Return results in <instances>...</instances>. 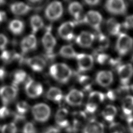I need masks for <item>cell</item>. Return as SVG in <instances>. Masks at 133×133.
I'll use <instances>...</instances> for the list:
<instances>
[{
	"label": "cell",
	"mask_w": 133,
	"mask_h": 133,
	"mask_svg": "<svg viewBox=\"0 0 133 133\" xmlns=\"http://www.w3.org/2000/svg\"><path fill=\"white\" fill-rule=\"evenodd\" d=\"M25 120V117L23 116V115H21L20 114H16L14 116V121L15 124H19L22 123Z\"/></svg>",
	"instance_id": "cell-41"
},
{
	"label": "cell",
	"mask_w": 133,
	"mask_h": 133,
	"mask_svg": "<svg viewBox=\"0 0 133 133\" xmlns=\"http://www.w3.org/2000/svg\"><path fill=\"white\" fill-rule=\"evenodd\" d=\"M49 73L54 79L63 84L69 81L72 74L70 68L63 63H57L51 65L49 68Z\"/></svg>",
	"instance_id": "cell-1"
},
{
	"label": "cell",
	"mask_w": 133,
	"mask_h": 133,
	"mask_svg": "<svg viewBox=\"0 0 133 133\" xmlns=\"http://www.w3.org/2000/svg\"><path fill=\"white\" fill-rule=\"evenodd\" d=\"M8 43L7 37L2 34H0V49L4 50Z\"/></svg>",
	"instance_id": "cell-40"
},
{
	"label": "cell",
	"mask_w": 133,
	"mask_h": 133,
	"mask_svg": "<svg viewBox=\"0 0 133 133\" xmlns=\"http://www.w3.org/2000/svg\"><path fill=\"white\" fill-rule=\"evenodd\" d=\"M6 75L5 70L3 68H0V80H3Z\"/></svg>",
	"instance_id": "cell-46"
},
{
	"label": "cell",
	"mask_w": 133,
	"mask_h": 133,
	"mask_svg": "<svg viewBox=\"0 0 133 133\" xmlns=\"http://www.w3.org/2000/svg\"><path fill=\"white\" fill-rule=\"evenodd\" d=\"M107 27L110 34L116 35L120 34L122 25L114 18H110L107 21Z\"/></svg>",
	"instance_id": "cell-23"
},
{
	"label": "cell",
	"mask_w": 133,
	"mask_h": 133,
	"mask_svg": "<svg viewBox=\"0 0 133 133\" xmlns=\"http://www.w3.org/2000/svg\"><path fill=\"white\" fill-rule=\"evenodd\" d=\"M83 133H104L103 124L96 120H91L85 126Z\"/></svg>",
	"instance_id": "cell-19"
},
{
	"label": "cell",
	"mask_w": 133,
	"mask_h": 133,
	"mask_svg": "<svg viewBox=\"0 0 133 133\" xmlns=\"http://www.w3.org/2000/svg\"><path fill=\"white\" fill-rule=\"evenodd\" d=\"M117 113L116 107L112 105H107L102 112L103 117L107 121L111 122L113 121Z\"/></svg>",
	"instance_id": "cell-25"
},
{
	"label": "cell",
	"mask_w": 133,
	"mask_h": 133,
	"mask_svg": "<svg viewBox=\"0 0 133 133\" xmlns=\"http://www.w3.org/2000/svg\"><path fill=\"white\" fill-rule=\"evenodd\" d=\"M105 7L108 11L114 15L123 14L126 10L124 0H107Z\"/></svg>",
	"instance_id": "cell-8"
},
{
	"label": "cell",
	"mask_w": 133,
	"mask_h": 133,
	"mask_svg": "<svg viewBox=\"0 0 133 133\" xmlns=\"http://www.w3.org/2000/svg\"><path fill=\"white\" fill-rule=\"evenodd\" d=\"M105 98L104 95L97 91H92L88 96V101L86 105V111L89 113H94L100 104H101Z\"/></svg>",
	"instance_id": "cell-4"
},
{
	"label": "cell",
	"mask_w": 133,
	"mask_h": 133,
	"mask_svg": "<svg viewBox=\"0 0 133 133\" xmlns=\"http://www.w3.org/2000/svg\"><path fill=\"white\" fill-rule=\"evenodd\" d=\"M26 63L33 71L37 72L42 71L46 64L45 60L39 56H34L28 59Z\"/></svg>",
	"instance_id": "cell-18"
},
{
	"label": "cell",
	"mask_w": 133,
	"mask_h": 133,
	"mask_svg": "<svg viewBox=\"0 0 133 133\" xmlns=\"http://www.w3.org/2000/svg\"><path fill=\"white\" fill-rule=\"evenodd\" d=\"M25 91L29 97L36 98L42 94L43 88L40 83L32 79H29L25 85Z\"/></svg>",
	"instance_id": "cell-7"
},
{
	"label": "cell",
	"mask_w": 133,
	"mask_h": 133,
	"mask_svg": "<svg viewBox=\"0 0 133 133\" xmlns=\"http://www.w3.org/2000/svg\"><path fill=\"white\" fill-rule=\"evenodd\" d=\"M44 133H59V130L56 127H49L45 130Z\"/></svg>",
	"instance_id": "cell-44"
},
{
	"label": "cell",
	"mask_w": 133,
	"mask_h": 133,
	"mask_svg": "<svg viewBox=\"0 0 133 133\" xmlns=\"http://www.w3.org/2000/svg\"><path fill=\"white\" fill-rule=\"evenodd\" d=\"M21 48L23 53H26L36 49L37 41L33 34H30L24 37L21 42Z\"/></svg>",
	"instance_id": "cell-16"
},
{
	"label": "cell",
	"mask_w": 133,
	"mask_h": 133,
	"mask_svg": "<svg viewBox=\"0 0 133 133\" xmlns=\"http://www.w3.org/2000/svg\"><path fill=\"white\" fill-rule=\"evenodd\" d=\"M124 25L126 28L133 27V15L129 16L127 18Z\"/></svg>",
	"instance_id": "cell-42"
},
{
	"label": "cell",
	"mask_w": 133,
	"mask_h": 133,
	"mask_svg": "<svg viewBox=\"0 0 133 133\" xmlns=\"http://www.w3.org/2000/svg\"><path fill=\"white\" fill-rule=\"evenodd\" d=\"M102 20V16L99 12L94 10H90L84 16L83 21L88 24L96 30L100 31V27Z\"/></svg>",
	"instance_id": "cell-9"
},
{
	"label": "cell",
	"mask_w": 133,
	"mask_h": 133,
	"mask_svg": "<svg viewBox=\"0 0 133 133\" xmlns=\"http://www.w3.org/2000/svg\"><path fill=\"white\" fill-rule=\"evenodd\" d=\"M45 16L50 21H56L62 16L63 6L58 1H54L50 3L45 9Z\"/></svg>",
	"instance_id": "cell-5"
},
{
	"label": "cell",
	"mask_w": 133,
	"mask_h": 133,
	"mask_svg": "<svg viewBox=\"0 0 133 133\" xmlns=\"http://www.w3.org/2000/svg\"><path fill=\"white\" fill-rule=\"evenodd\" d=\"M32 114L35 121L38 122H45L50 116L51 110L47 104L39 103L33 106Z\"/></svg>",
	"instance_id": "cell-2"
},
{
	"label": "cell",
	"mask_w": 133,
	"mask_h": 133,
	"mask_svg": "<svg viewBox=\"0 0 133 133\" xmlns=\"http://www.w3.org/2000/svg\"><path fill=\"white\" fill-rule=\"evenodd\" d=\"M127 123L130 131L131 133H133V117H128L127 119Z\"/></svg>",
	"instance_id": "cell-43"
},
{
	"label": "cell",
	"mask_w": 133,
	"mask_h": 133,
	"mask_svg": "<svg viewBox=\"0 0 133 133\" xmlns=\"http://www.w3.org/2000/svg\"><path fill=\"white\" fill-rule=\"evenodd\" d=\"M117 72L121 84L127 85L133 74V66L130 63L121 65L118 68Z\"/></svg>",
	"instance_id": "cell-10"
},
{
	"label": "cell",
	"mask_w": 133,
	"mask_h": 133,
	"mask_svg": "<svg viewBox=\"0 0 133 133\" xmlns=\"http://www.w3.org/2000/svg\"><path fill=\"white\" fill-rule=\"evenodd\" d=\"M42 44L47 54H51L56 46V40L50 33L49 28L42 37Z\"/></svg>",
	"instance_id": "cell-14"
},
{
	"label": "cell",
	"mask_w": 133,
	"mask_h": 133,
	"mask_svg": "<svg viewBox=\"0 0 133 133\" xmlns=\"http://www.w3.org/2000/svg\"><path fill=\"white\" fill-rule=\"evenodd\" d=\"M10 114V111L5 105L0 108V118L4 119L6 118Z\"/></svg>",
	"instance_id": "cell-39"
},
{
	"label": "cell",
	"mask_w": 133,
	"mask_h": 133,
	"mask_svg": "<svg viewBox=\"0 0 133 133\" xmlns=\"http://www.w3.org/2000/svg\"><path fill=\"white\" fill-rule=\"evenodd\" d=\"M131 2H132V3H133V0H131Z\"/></svg>",
	"instance_id": "cell-51"
},
{
	"label": "cell",
	"mask_w": 133,
	"mask_h": 133,
	"mask_svg": "<svg viewBox=\"0 0 133 133\" xmlns=\"http://www.w3.org/2000/svg\"><path fill=\"white\" fill-rule=\"evenodd\" d=\"M8 26L9 29L14 34L19 35L23 32L24 25L22 21L14 19L10 22Z\"/></svg>",
	"instance_id": "cell-27"
},
{
	"label": "cell",
	"mask_w": 133,
	"mask_h": 133,
	"mask_svg": "<svg viewBox=\"0 0 133 133\" xmlns=\"http://www.w3.org/2000/svg\"><path fill=\"white\" fill-rule=\"evenodd\" d=\"M96 80L100 86L108 87L111 85L113 81V75L110 71H101L97 73Z\"/></svg>",
	"instance_id": "cell-15"
},
{
	"label": "cell",
	"mask_w": 133,
	"mask_h": 133,
	"mask_svg": "<svg viewBox=\"0 0 133 133\" xmlns=\"http://www.w3.org/2000/svg\"><path fill=\"white\" fill-rule=\"evenodd\" d=\"M30 21L33 34L36 33L44 25L42 18L37 15H34L31 16Z\"/></svg>",
	"instance_id": "cell-28"
},
{
	"label": "cell",
	"mask_w": 133,
	"mask_h": 133,
	"mask_svg": "<svg viewBox=\"0 0 133 133\" xmlns=\"http://www.w3.org/2000/svg\"><path fill=\"white\" fill-rule=\"evenodd\" d=\"M97 60L98 62L101 64H104L108 63H114L113 60L109 57V56L105 54H99L97 56Z\"/></svg>",
	"instance_id": "cell-35"
},
{
	"label": "cell",
	"mask_w": 133,
	"mask_h": 133,
	"mask_svg": "<svg viewBox=\"0 0 133 133\" xmlns=\"http://www.w3.org/2000/svg\"><path fill=\"white\" fill-rule=\"evenodd\" d=\"M31 9V7L22 2H16L10 6L11 12L17 16L24 15L27 14Z\"/></svg>",
	"instance_id": "cell-21"
},
{
	"label": "cell",
	"mask_w": 133,
	"mask_h": 133,
	"mask_svg": "<svg viewBox=\"0 0 133 133\" xmlns=\"http://www.w3.org/2000/svg\"><path fill=\"white\" fill-rule=\"evenodd\" d=\"M132 60H133V57H132Z\"/></svg>",
	"instance_id": "cell-52"
},
{
	"label": "cell",
	"mask_w": 133,
	"mask_h": 133,
	"mask_svg": "<svg viewBox=\"0 0 133 133\" xmlns=\"http://www.w3.org/2000/svg\"><path fill=\"white\" fill-rule=\"evenodd\" d=\"M133 39L125 33H120L116 44V49L121 56L126 55L132 48Z\"/></svg>",
	"instance_id": "cell-3"
},
{
	"label": "cell",
	"mask_w": 133,
	"mask_h": 133,
	"mask_svg": "<svg viewBox=\"0 0 133 133\" xmlns=\"http://www.w3.org/2000/svg\"><path fill=\"white\" fill-rule=\"evenodd\" d=\"M26 72L22 70L16 71L12 75V85L17 88L18 86L22 84L26 78Z\"/></svg>",
	"instance_id": "cell-29"
},
{
	"label": "cell",
	"mask_w": 133,
	"mask_h": 133,
	"mask_svg": "<svg viewBox=\"0 0 133 133\" xmlns=\"http://www.w3.org/2000/svg\"><path fill=\"white\" fill-rule=\"evenodd\" d=\"M16 56L17 55L12 54L11 51L4 50L1 55V58L3 61L5 62H8L10 61L11 59L16 58Z\"/></svg>",
	"instance_id": "cell-38"
},
{
	"label": "cell",
	"mask_w": 133,
	"mask_h": 133,
	"mask_svg": "<svg viewBox=\"0 0 133 133\" xmlns=\"http://www.w3.org/2000/svg\"><path fill=\"white\" fill-rule=\"evenodd\" d=\"M17 127L14 123H9L3 126L1 133H17Z\"/></svg>",
	"instance_id": "cell-34"
},
{
	"label": "cell",
	"mask_w": 133,
	"mask_h": 133,
	"mask_svg": "<svg viewBox=\"0 0 133 133\" xmlns=\"http://www.w3.org/2000/svg\"><path fill=\"white\" fill-rule=\"evenodd\" d=\"M122 109L123 113L127 116H129L133 112V96L128 95L124 98Z\"/></svg>",
	"instance_id": "cell-24"
},
{
	"label": "cell",
	"mask_w": 133,
	"mask_h": 133,
	"mask_svg": "<svg viewBox=\"0 0 133 133\" xmlns=\"http://www.w3.org/2000/svg\"><path fill=\"white\" fill-rule=\"evenodd\" d=\"M131 89L133 90V84H132V85L131 86Z\"/></svg>",
	"instance_id": "cell-50"
},
{
	"label": "cell",
	"mask_w": 133,
	"mask_h": 133,
	"mask_svg": "<svg viewBox=\"0 0 133 133\" xmlns=\"http://www.w3.org/2000/svg\"><path fill=\"white\" fill-rule=\"evenodd\" d=\"M95 37L94 35L92 33L83 31L76 38V42L81 47H89L93 43Z\"/></svg>",
	"instance_id": "cell-17"
},
{
	"label": "cell",
	"mask_w": 133,
	"mask_h": 133,
	"mask_svg": "<svg viewBox=\"0 0 133 133\" xmlns=\"http://www.w3.org/2000/svg\"><path fill=\"white\" fill-rule=\"evenodd\" d=\"M28 1H29L30 2H32V3H35V2H36L39 1V0H28Z\"/></svg>",
	"instance_id": "cell-49"
},
{
	"label": "cell",
	"mask_w": 133,
	"mask_h": 133,
	"mask_svg": "<svg viewBox=\"0 0 133 133\" xmlns=\"http://www.w3.org/2000/svg\"><path fill=\"white\" fill-rule=\"evenodd\" d=\"M75 23L72 21H67L59 26L58 32L59 35L63 39L70 41L74 38L73 31Z\"/></svg>",
	"instance_id": "cell-12"
},
{
	"label": "cell",
	"mask_w": 133,
	"mask_h": 133,
	"mask_svg": "<svg viewBox=\"0 0 133 133\" xmlns=\"http://www.w3.org/2000/svg\"><path fill=\"white\" fill-rule=\"evenodd\" d=\"M84 98L83 93L76 89H71L65 96L66 102L72 106H78L82 104Z\"/></svg>",
	"instance_id": "cell-13"
},
{
	"label": "cell",
	"mask_w": 133,
	"mask_h": 133,
	"mask_svg": "<svg viewBox=\"0 0 133 133\" xmlns=\"http://www.w3.org/2000/svg\"><path fill=\"white\" fill-rule=\"evenodd\" d=\"M84 1L86 4L91 6L97 5L100 1V0H84Z\"/></svg>",
	"instance_id": "cell-45"
},
{
	"label": "cell",
	"mask_w": 133,
	"mask_h": 133,
	"mask_svg": "<svg viewBox=\"0 0 133 133\" xmlns=\"http://www.w3.org/2000/svg\"><path fill=\"white\" fill-rule=\"evenodd\" d=\"M110 44L109 38L102 34H99L98 38V46L99 49L104 50L108 48Z\"/></svg>",
	"instance_id": "cell-31"
},
{
	"label": "cell",
	"mask_w": 133,
	"mask_h": 133,
	"mask_svg": "<svg viewBox=\"0 0 133 133\" xmlns=\"http://www.w3.org/2000/svg\"><path fill=\"white\" fill-rule=\"evenodd\" d=\"M76 58L79 71H86L92 67L94 59L92 56L85 54H79L77 55Z\"/></svg>",
	"instance_id": "cell-11"
},
{
	"label": "cell",
	"mask_w": 133,
	"mask_h": 133,
	"mask_svg": "<svg viewBox=\"0 0 133 133\" xmlns=\"http://www.w3.org/2000/svg\"><path fill=\"white\" fill-rule=\"evenodd\" d=\"M110 131L111 133H124L125 129L121 124L112 123L110 126Z\"/></svg>",
	"instance_id": "cell-36"
},
{
	"label": "cell",
	"mask_w": 133,
	"mask_h": 133,
	"mask_svg": "<svg viewBox=\"0 0 133 133\" xmlns=\"http://www.w3.org/2000/svg\"><path fill=\"white\" fill-rule=\"evenodd\" d=\"M5 2V0H0V6L3 5Z\"/></svg>",
	"instance_id": "cell-48"
},
{
	"label": "cell",
	"mask_w": 133,
	"mask_h": 133,
	"mask_svg": "<svg viewBox=\"0 0 133 133\" xmlns=\"http://www.w3.org/2000/svg\"><path fill=\"white\" fill-rule=\"evenodd\" d=\"M16 110L17 111V113L24 115L26 113L29 109V104L24 101H21L18 102L16 104Z\"/></svg>",
	"instance_id": "cell-33"
},
{
	"label": "cell",
	"mask_w": 133,
	"mask_h": 133,
	"mask_svg": "<svg viewBox=\"0 0 133 133\" xmlns=\"http://www.w3.org/2000/svg\"><path fill=\"white\" fill-rule=\"evenodd\" d=\"M68 111L65 108H60L58 110L55 115V121L57 125L61 127L65 128L69 126V123L67 119Z\"/></svg>",
	"instance_id": "cell-20"
},
{
	"label": "cell",
	"mask_w": 133,
	"mask_h": 133,
	"mask_svg": "<svg viewBox=\"0 0 133 133\" xmlns=\"http://www.w3.org/2000/svg\"><path fill=\"white\" fill-rule=\"evenodd\" d=\"M22 133H36V129L34 125V124L32 122H27L26 123L22 130Z\"/></svg>",
	"instance_id": "cell-37"
},
{
	"label": "cell",
	"mask_w": 133,
	"mask_h": 133,
	"mask_svg": "<svg viewBox=\"0 0 133 133\" xmlns=\"http://www.w3.org/2000/svg\"><path fill=\"white\" fill-rule=\"evenodd\" d=\"M6 15L4 11H0V23L4 21L6 19Z\"/></svg>",
	"instance_id": "cell-47"
},
{
	"label": "cell",
	"mask_w": 133,
	"mask_h": 133,
	"mask_svg": "<svg viewBox=\"0 0 133 133\" xmlns=\"http://www.w3.org/2000/svg\"><path fill=\"white\" fill-rule=\"evenodd\" d=\"M59 54L65 58H73L76 57L77 54L73 48L70 45L63 46L59 50Z\"/></svg>",
	"instance_id": "cell-30"
},
{
	"label": "cell",
	"mask_w": 133,
	"mask_h": 133,
	"mask_svg": "<svg viewBox=\"0 0 133 133\" xmlns=\"http://www.w3.org/2000/svg\"><path fill=\"white\" fill-rule=\"evenodd\" d=\"M68 10L70 14L75 17L76 20H78L82 12L83 7L79 3L73 2L70 3L69 5Z\"/></svg>",
	"instance_id": "cell-26"
},
{
	"label": "cell",
	"mask_w": 133,
	"mask_h": 133,
	"mask_svg": "<svg viewBox=\"0 0 133 133\" xmlns=\"http://www.w3.org/2000/svg\"><path fill=\"white\" fill-rule=\"evenodd\" d=\"M78 80L81 85L86 90L89 89L92 85L91 78L88 76L82 75L79 77Z\"/></svg>",
	"instance_id": "cell-32"
},
{
	"label": "cell",
	"mask_w": 133,
	"mask_h": 133,
	"mask_svg": "<svg viewBox=\"0 0 133 133\" xmlns=\"http://www.w3.org/2000/svg\"><path fill=\"white\" fill-rule=\"evenodd\" d=\"M47 98L54 102H60L62 98L63 94L61 90L57 87H51L48 90L46 93Z\"/></svg>",
	"instance_id": "cell-22"
},
{
	"label": "cell",
	"mask_w": 133,
	"mask_h": 133,
	"mask_svg": "<svg viewBox=\"0 0 133 133\" xmlns=\"http://www.w3.org/2000/svg\"><path fill=\"white\" fill-rule=\"evenodd\" d=\"M17 88L11 85L3 86L0 88V98L5 105L13 101L17 97Z\"/></svg>",
	"instance_id": "cell-6"
}]
</instances>
